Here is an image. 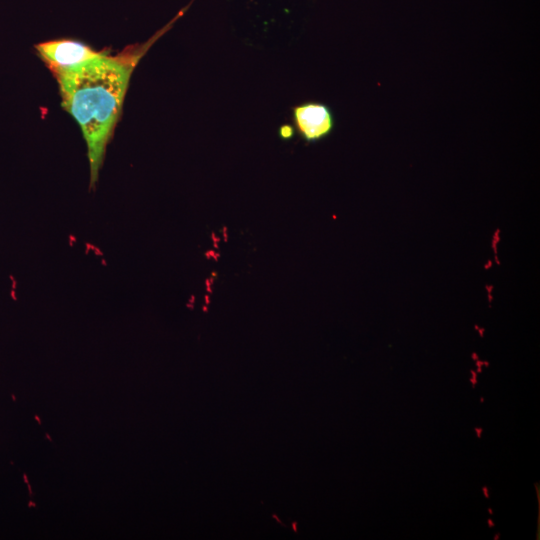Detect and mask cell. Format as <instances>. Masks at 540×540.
Masks as SVG:
<instances>
[{
	"label": "cell",
	"instance_id": "cell-7",
	"mask_svg": "<svg viewBox=\"0 0 540 540\" xmlns=\"http://www.w3.org/2000/svg\"><path fill=\"white\" fill-rule=\"evenodd\" d=\"M470 382L472 383V385H473V387H474L475 384L477 383V380H476V378H473V379L471 378V379H470Z\"/></svg>",
	"mask_w": 540,
	"mask_h": 540
},
{
	"label": "cell",
	"instance_id": "cell-9",
	"mask_svg": "<svg viewBox=\"0 0 540 540\" xmlns=\"http://www.w3.org/2000/svg\"><path fill=\"white\" fill-rule=\"evenodd\" d=\"M471 374L473 375V376H472L473 378H476V374H475L474 371H471Z\"/></svg>",
	"mask_w": 540,
	"mask_h": 540
},
{
	"label": "cell",
	"instance_id": "cell-10",
	"mask_svg": "<svg viewBox=\"0 0 540 540\" xmlns=\"http://www.w3.org/2000/svg\"><path fill=\"white\" fill-rule=\"evenodd\" d=\"M489 510V513L490 514H493V510L492 509H488Z\"/></svg>",
	"mask_w": 540,
	"mask_h": 540
},
{
	"label": "cell",
	"instance_id": "cell-4",
	"mask_svg": "<svg viewBox=\"0 0 540 540\" xmlns=\"http://www.w3.org/2000/svg\"><path fill=\"white\" fill-rule=\"evenodd\" d=\"M474 430L476 431L477 437L480 438V437H481V433H482V428H477V427H476Z\"/></svg>",
	"mask_w": 540,
	"mask_h": 540
},
{
	"label": "cell",
	"instance_id": "cell-5",
	"mask_svg": "<svg viewBox=\"0 0 540 540\" xmlns=\"http://www.w3.org/2000/svg\"><path fill=\"white\" fill-rule=\"evenodd\" d=\"M483 492H484V496L486 498H489V492H488V488L487 487H483Z\"/></svg>",
	"mask_w": 540,
	"mask_h": 540
},
{
	"label": "cell",
	"instance_id": "cell-2",
	"mask_svg": "<svg viewBox=\"0 0 540 540\" xmlns=\"http://www.w3.org/2000/svg\"><path fill=\"white\" fill-rule=\"evenodd\" d=\"M292 122L297 134L307 143L327 138L335 128L332 109L325 103L306 101L292 108Z\"/></svg>",
	"mask_w": 540,
	"mask_h": 540
},
{
	"label": "cell",
	"instance_id": "cell-6",
	"mask_svg": "<svg viewBox=\"0 0 540 540\" xmlns=\"http://www.w3.org/2000/svg\"><path fill=\"white\" fill-rule=\"evenodd\" d=\"M487 523H488L489 527H494L495 526V523L491 519H488Z\"/></svg>",
	"mask_w": 540,
	"mask_h": 540
},
{
	"label": "cell",
	"instance_id": "cell-1",
	"mask_svg": "<svg viewBox=\"0 0 540 540\" xmlns=\"http://www.w3.org/2000/svg\"><path fill=\"white\" fill-rule=\"evenodd\" d=\"M167 28L121 55L111 57L102 53L74 67L53 71L59 82L62 104L79 123L86 140L91 185L97 180L131 73Z\"/></svg>",
	"mask_w": 540,
	"mask_h": 540
},
{
	"label": "cell",
	"instance_id": "cell-3",
	"mask_svg": "<svg viewBox=\"0 0 540 540\" xmlns=\"http://www.w3.org/2000/svg\"><path fill=\"white\" fill-rule=\"evenodd\" d=\"M36 49L52 72L74 67L102 54L71 40L40 43L36 45Z\"/></svg>",
	"mask_w": 540,
	"mask_h": 540
},
{
	"label": "cell",
	"instance_id": "cell-8",
	"mask_svg": "<svg viewBox=\"0 0 540 540\" xmlns=\"http://www.w3.org/2000/svg\"><path fill=\"white\" fill-rule=\"evenodd\" d=\"M296 525H297V523H296V522H293V523H292V527H293V530H294L295 532L297 531V529H296Z\"/></svg>",
	"mask_w": 540,
	"mask_h": 540
}]
</instances>
